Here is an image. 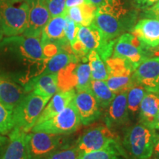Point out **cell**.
Segmentation results:
<instances>
[{
    "label": "cell",
    "mask_w": 159,
    "mask_h": 159,
    "mask_svg": "<svg viewBox=\"0 0 159 159\" xmlns=\"http://www.w3.org/2000/svg\"><path fill=\"white\" fill-rule=\"evenodd\" d=\"M134 77L148 92L159 95V56L144 60L134 71Z\"/></svg>",
    "instance_id": "8fae6325"
},
{
    "label": "cell",
    "mask_w": 159,
    "mask_h": 159,
    "mask_svg": "<svg viewBox=\"0 0 159 159\" xmlns=\"http://www.w3.org/2000/svg\"><path fill=\"white\" fill-rule=\"evenodd\" d=\"M156 131L142 123L130 127L125 133L123 148L130 159H148L152 156Z\"/></svg>",
    "instance_id": "6da1fadb"
},
{
    "label": "cell",
    "mask_w": 159,
    "mask_h": 159,
    "mask_svg": "<svg viewBox=\"0 0 159 159\" xmlns=\"http://www.w3.org/2000/svg\"><path fill=\"white\" fill-rule=\"evenodd\" d=\"M128 91L116 94L108 107L105 116V125L112 130L127 124L130 120L127 101Z\"/></svg>",
    "instance_id": "4fadbf2b"
},
{
    "label": "cell",
    "mask_w": 159,
    "mask_h": 159,
    "mask_svg": "<svg viewBox=\"0 0 159 159\" xmlns=\"http://www.w3.org/2000/svg\"><path fill=\"white\" fill-rule=\"evenodd\" d=\"M80 118L73 99L63 110L52 118L35 125L32 131L58 135L73 134L80 128Z\"/></svg>",
    "instance_id": "277c9868"
},
{
    "label": "cell",
    "mask_w": 159,
    "mask_h": 159,
    "mask_svg": "<svg viewBox=\"0 0 159 159\" xmlns=\"http://www.w3.org/2000/svg\"><path fill=\"white\" fill-rule=\"evenodd\" d=\"M0 159H28L27 133L18 128H13Z\"/></svg>",
    "instance_id": "2e32d148"
},
{
    "label": "cell",
    "mask_w": 159,
    "mask_h": 159,
    "mask_svg": "<svg viewBox=\"0 0 159 159\" xmlns=\"http://www.w3.org/2000/svg\"><path fill=\"white\" fill-rule=\"evenodd\" d=\"M9 139L3 136V134H0V158L2 156L4 151H5L6 147H7V143H8Z\"/></svg>",
    "instance_id": "8d00e7d4"
},
{
    "label": "cell",
    "mask_w": 159,
    "mask_h": 159,
    "mask_svg": "<svg viewBox=\"0 0 159 159\" xmlns=\"http://www.w3.org/2000/svg\"><path fill=\"white\" fill-rule=\"evenodd\" d=\"M4 35V30H3V26H2V21L1 16H0V41L2 39Z\"/></svg>",
    "instance_id": "f35d334b"
},
{
    "label": "cell",
    "mask_w": 159,
    "mask_h": 159,
    "mask_svg": "<svg viewBox=\"0 0 159 159\" xmlns=\"http://www.w3.org/2000/svg\"><path fill=\"white\" fill-rule=\"evenodd\" d=\"M67 144H69L63 135L45 132L27 134L28 159H47Z\"/></svg>",
    "instance_id": "ba28073f"
},
{
    "label": "cell",
    "mask_w": 159,
    "mask_h": 159,
    "mask_svg": "<svg viewBox=\"0 0 159 159\" xmlns=\"http://www.w3.org/2000/svg\"><path fill=\"white\" fill-rule=\"evenodd\" d=\"M89 1L97 8H98V7H102V6L105 5L108 0H89Z\"/></svg>",
    "instance_id": "74e56055"
},
{
    "label": "cell",
    "mask_w": 159,
    "mask_h": 159,
    "mask_svg": "<svg viewBox=\"0 0 159 159\" xmlns=\"http://www.w3.org/2000/svg\"><path fill=\"white\" fill-rule=\"evenodd\" d=\"M17 39L21 48L30 58L38 62L47 63L49 59L46 57L43 52L41 38L17 35Z\"/></svg>",
    "instance_id": "44dd1931"
},
{
    "label": "cell",
    "mask_w": 159,
    "mask_h": 159,
    "mask_svg": "<svg viewBox=\"0 0 159 159\" xmlns=\"http://www.w3.org/2000/svg\"><path fill=\"white\" fill-rule=\"evenodd\" d=\"M79 25L70 19L68 16L66 15V25H65V37L66 41H68L69 44H72L73 43L76 41L77 38V33L79 30Z\"/></svg>",
    "instance_id": "4dcf8cb0"
},
{
    "label": "cell",
    "mask_w": 159,
    "mask_h": 159,
    "mask_svg": "<svg viewBox=\"0 0 159 159\" xmlns=\"http://www.w3.org/2000/svg\"><path fill=\"white\" fill-rule=\"evenodd\" d=\"M77 61H79V60L72 52L61 48L56 54L48 60L44 70L40 75L58 73L71 63Z\"/></svg>",
    "instance_id": "7402d4cb"
},
{
    "label": "cell",
    "mask_w": 159,
    "mask_h": 159,
    "mask_svg": "<svg viewBox=\"0 0 159 159\" xmlns=\"http://www.w3.org/2000/svg\"><path fill=\"white\" fill-rule=\"evenodd\" d=\"M89 3L91 2L89 0H66V10L70 8V7H75V6H80Z\"/></svg>",
    "instance_id": "e575fe53"
},
{
    "label": "cell",
    "mask_w": 159,
    "mask_h": 159,
    "mask_svg": "<svg viewBox=\"0 0 159 159\" xmlns=\"http://www.w3.org/2000/svg\"><path fill=\"white\" fill-rule=\"evenodd\" d=\"M158 123H159V111H158V115H157V116H156V119H155V122H153V124H152V127H151V128H153V126L155 125H156V124H158Z\"/></svg>",
    "instance_id": "ab89813d"
},
{
    "label": "cell",
    "mask_w": 159,
    "mask_h": 159,
    "mask_svg": "<svg viewBox=\"0 0 159 159\" xmlns=\"http://www.w3.org/2000/svg\"><path fill=\"white\" fill-rule=\"evenodd\" d=\"M148 93L145 89L140 85H135L128 91V110L129 116L135 117L139 114L140 105L145 94Z\"/></svg>",
    "instance_id": "4316f807"
},
{
    "label": "cell",
    "mask_w": 159,
    "mask_h": 159,
    "mask_svg": "<svg viewBox=\"0 0 159 159\" xmlns=\"http://www.w3.org/2000/svg\"><path fill=\"white\" fill-rule=\"evenodd\" d=\"M75 94L76 91L74 89L57 91L45 106L35 125L48 120L61 113L74 99Z\"/></svg>",
    "instance_id": "d6986e66"
},
{
    "label": "cell",
    "mask_w": 159,
    "mask_h": 159,
    "mask_svg": "<svg viewBox=\"0 0 159 159\" xmlns=\"http://www.w3.org/2000/svg\"><path fill=\"white\" fill-rule=\"evenodd\" d=\"M28 11L26 0H0L4 35L13 37L23 34L27 26Z\"/></svg>",
    "instance_id": "7a4b0ae2"
},
{
    "label": "cell",
    "mask_w": 159,
    "mask_h": 159,
    "mask_svg": "<svg viewBox=\"0 0 159 159\" xmlns=\"http://www.w3.org/2000/svg\"><path fill=\"white\" fill-rule=\"evenodd\" d=\"M81 124L89 125L96 122L101 114V108L91 89L77 90L74 98Z\"/></svg>",
    "instance_id": "7c38bea8"
},
{
    "label": "cell",
    "mask_w": 159,
    "mask_h": 159,
    "mask_svg": "<svg viewBox=\"0 0 159 159\" xmlns=\"http://www.w3.org/2000/svg\"><path fill=\"white\" fill-rule=\"evenodd\" d=\"M119 138L105 125L93 127L80 136L76 147L79 155L120 145Z\"/></svg>",
    "instance_id": "8992f818"
},
{
    "label": "cell",
    "mask_w": 159,
    "mask_h": 159,
    "mask_svg": "<svg viewBox=\"0 0 159 159\" xmlns=\"http://www.w3.org/2000/svg\"><path fill=\"white\" fill-rule=\"evenodd\" d=\"M141 42L150 49L159 47V20L144 18L137 22L132 30Z\"/></svg>",
    "instance_id": "9a60e30c"
},
{
    "label": "cell",
    "mask_w": 159,
    "mask_h": 159,
    "mask_svg": "<svg viewBox=\"0 0 159 159\" xmlns=\"http://www.w3.org/2000/svg\"><path fill=\"white\" fill-rule=\"evenodd\" d=\"M79 156V152L76 145L67 144L55 151L47 159H77Z\"/></svg>",
    "instance_id": "f546056e"
},
{
    "label": "cell",
    "mask_w": 159,
    "mask_h": 159,
    "mask_svg": "<svg viewBox=\"0 0 159 159\" xmlns=\"http://www.w3.org/2000/svg\"><path fill=\"white\" fill-rule=\"evenodd\" d=\"M91 90L101 108H108L116 96L108 86L105 80H92L91 82Z\"/></svg>",
    "instance_id": "cb8c5ba5"
},
{
    "label": "cell",
    "mask_w": 159,
    "mask_h": 159,
    "mask_svg": "<svg viewBox=\"0 0 159 159\" xmlns=\"http://www.w3.org/2000/svg\"><path fill=\"white\" fill-rule=\"evenodd\" d=\"M153 129H155V130H159V123H158V124L155 125L153 126V128H152Z\"/></svg>",
    "instance_id": "60d3db41"
},
{
    "label": "cell",
    "mask_w": 159,
    "mask_h": 159,
    "mask_svg": "<svg viewBox=\"0 0 159 159\" xmlns=\"http://www.w3.org/2000/svg\"><path fill=\"white\" fill-rule=\"evenodd\" d=\"M66 19V14L65 13L51 18L43 28L41 34V39L42 46L47 43H55L61 48L68 51L66 48L70 44L65 37Z\"/></svg>",
    "instance_id": "5bb4252c"
},
{
    "label": "cell",
    "mask_w": 159,
    "mask_h": 159,
    "mask_svg": "<svg viewBox=\"0 0 159 159\" xmlns=\"http://www.w3.org/2000/svg\"><path fill=\"white\" fill-rule=\"evenodd\" d=\"M158 105L159 95L151 92L147 93L141 102L139 108V123L151 128L159 111Z\"/></svg>",
    "instance_id": "ffe728a7"
},
{
    "label": "cell",
    "mask_w": 159,
    "mask_h": 159,
    "mask_svg": "<svg viewBox=\"0 0 159 159\" xmlns=\"http://www.w3.org/2000/svg\"><path fill=\"white\" fill-rule=\"evenodd\" d=\"M152 156L155 158L159 159V133L157 132L156 134V136H155Z\"/></svg>",
    "instance_id": "d590c367"
},
{
    "label": "cell",
    "mask_w": 159,
    "mask_h": 159,
    "mask_svg": "<svg viewBox=\"0 0 159 159\" xmlns=\"http://www.w3.org/2000/svg\"><path fill=\"white\" fill-rule=\"evenodd\" d=\"M66 0H47L51 17L63 14L66 10Z\"/></svg>",
    "instance_id": "1f68e13d"
},
{
    "label": "cell",
    "mask_w": 159,
    "mask_h": 159,
    "mask_svg": "<svg viewBox=\"0 0 159 159\" xmlns=\"http://www.w3.org/2000/svg\"><path fill=\"white\" fill-rule=\"evenodd\" d=\"M105 63L108 73V77L105 81L115 94L128 91L137 85L134 77L135 69L128 61L120 57L111 56Z\"/></svg>",
    "instance_id": "5b68a950"
},
{
    "label": "cell",
    "mask_w": 159,
    "mask_h": 159,
    "mask_svg": "<svg viewBox=\"0 0 159 159\" xmlns=\"http://www.w3.org/2000/svg\"><path fill=\"white\" fill-rule=\"evenodd\" d=\"M159 0H135L136 5L139 8L142 10H146L150 7L155 4L158 2Z\"/></svg>",
    "instance_id": "836d02e7"
},
{
    "label": "cell",
    "mask_w": 159,
    "mask_h": 159,
    "mask_svg": "<svg viewBox=\"0 0 159 159\" xmlns=\"http://www.w3.org/2000/svg\"><path fill=\"white\" fill-rule=\"evenodd\" d=\"M13 111L0 103V134H7L14 128Z\"/></svg>",
    "instance_id": "f1b7e54d"
},
{
    "label": "cell",
    "mask_w": 159,
    "mask_h": 159,
    "mask_svg": "<svg viewBox=\"0 0 159 159\" xmlns=\"http://www.w3.org/2000/svg\"><path fill=\"white\" fill-rule=\"evenodd\" d=\"M144 15L145 18H151L159 20V1L149 8L144 10Z\"/></svg>",
    "instance_id": "d6a6232c"
},
{
    "label": "cell",
    "mask_w": 159,
    "mask_h": 159,
    "mask_svg": "<svg viewBox=\"0 0 159 159\" xmlns=\"http://www.w3.org/2000/svg\"><path fill=\"white\" fill-rule=\"evenodd\" d=\"M148 159H156V158H148Z\"/></svg>",
    "instance_id": "b9f144b4"
},
{
    "label": "cell",
    "mask_w": 159,
    "mask_h": 159,
    "mask_svg": "<svg viewBox=\"0 0 159 159\" xmlns=\"http://www.w3.org/2000/svg\"><path fill=\"white\" fill-rule=\"evenodd\" d=\"M50 99L38 94L33 91L26 94L13 110L14 128L29 132L34 127Z\"/></svg>",
    "instance_id": "3957f363"
},
{
    "label": "cell",
    "mask_w": 159,
    "mask_h": 159,
    "mask_svg": "<svg viewBox=\"0 0 159 159\" xmlns=\"http://www.w3.org/2000/svg\"><path fill=\"white\" fill-rule=\"evenodd\" d=\"M97 7L92 4L75 6L65 11V13L79 26H89L93 23Z\"/></svg>",
    "instance_id": "603a6c76"
},
{
    "label": "cell",
    "mask_w": 159,
    "mask_h": 159,
    "mask_svg": "<svg viewBox=\"0 0 159 159\" xmlns=\"http://www.w3.org/2000/svg\"><path fill=\"white\" fill-rule=\"evenodd\" d=\"M77 39L80 41L86 52L94 50L105 61L112 56L116 41H108L94 24L89 26H80Z\"/></svg>",
    "instance_id": "9c48e42d"
},
{
    "label": "cell",
    "mask_w": 159,
    "mask_h": 159,
    "mask_svg": "<svg viewBox=\"0 0 159 159\" xmlns=\"http://www.w3.org/2000/svg\"><path fill=\"white\" fill-rule=\"evenodd\" d=\"M150 49L132 33H123L115 42L112 57L125 60L136 70L144 60L149 58Z\"/></svg>",
    "instance_id": "52a82bcc"
},
{
    "label": "cell",
    "mask_w": 159,
    "mask_h": 159,
    "mask_svg": "<svg viewBox=\"0 0 159 159\" xmlns=\"http://www.w3.org/2000/svg\"><path fill=\"white\" fill-rule=\"evenodd\" d=\"M28 93L23 85L0 77V103L13 111Z\"/></svg>",
    "instance_id": "e0dca14e"
},
{
    "label": "cell",
    "mask_w": 159,
    "mask_h": 159,
    "mask_svg": "<svg viewBox=\"0 0 159 159\" xmlns=\"http://www.w3.org/2000/svg\"><path fill=\"white\" fill-rule=\"evenodd\" d=\"M28 5V21L23 35L41 37L43 28L51 19L47 0H26Z\"/></svg>",
    "instance_id": "30bf717a"
},
{
    "label": "cell",
    "mask_w": 159,
    "mask_h": 159,
    "mask_svg": "<svg viewBox=\"0 0 159 159\" xmlns=\"http://www.w3.org/2000/svg\"><path fill=\"white\" fill-rule=\"evenodd\" d=\"M26 92L33 91L41 96L51 98L59 91L57 73L39 75L24 85Z\"/></svg>",
    "instance_id": "ac0fdd59"
},
{
    "label": "cell",
    "mask_w": 159,
    "mask_h": 159,
    "mask_svg": "<svg viewBox=\"0 0 159 159\" xmlns=\"http://www.w3.org/2000/svg\"><path fill=\"white\" fill-rule=\"evenodd\" d=\"M77 159H128V157L124 148L120 144L80 154Z\"/></svg>",
    "instance_id": "d4e9b609"
},
{
    "label": "cell",
    "mask_w": 159,
    "mask_h": 159,
    "mask_svg": "<svg viewBox=\"0 0 159 159\" xmlns=\"http://www.w3.org/2000/svg\"><path fill=\"white\" fill-rule=\"evenodd\" d=\"M79 61L75 66V74L76 77V90L91 89V68L87 61Z\"/></svg>",
    "instance_id": "83f0119b"
},
{
    "label": "cell",
    "mask_w": 159,
    "mask_h": 159,
    "mask_svg": "<svg viewBox=\"0 0 159 159\" xmlns=\"http://www.w3.org/2000/svg\"><path fill=\"white\" fill-rule=\"evenodd\" d=\"M88 62L90 66L92 80H106L108 79V73L106 65L97 52L92 50L89 53Z\"/></svg>",
    "instance_id": "484cf974"
}]
</instances>
